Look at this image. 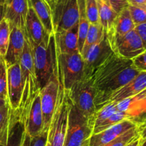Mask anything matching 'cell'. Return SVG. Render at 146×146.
I'll return each mask as SVG.
<instances>
[{"label": "cell", "mask_w": 146, "mask_h": 146, "mask_svg": "<svg viewBox=\"0 0 146 146\" xmlns=\"http://www.w3.org/2000/svg\"><path fill=\"white\" fill-rule=\"evenodd\" d=\"M25 47L19 60V66L22 72L23 82V96L21 102L20 109L17 116V120L23 123L27 114L32 102L40 93V84L36 78L34 64L33 55L30 43L25 35Z\"/></svg>", "instance_id": "cell-1"}, {"label": "cell", "mask_w": 146, "mask_h": 146, "mask_svg": "<svg viewBox=\"0 0 146 146\" xmlns=\"http://www.w3.org/2000/svg\"><path fill=\"white\" fill-rule=\"evenodd\" d=\"M27 39L30 43L32 49L35 73L40 88L42 89L47 85L51 79L52 75L56 72V47L54 34L50 36L49 45L44 44L37 45L31 42L28 37Z\"/></svg>", "instance_id": "cell-2"}, {"label": "cell", "mask_w": 146, "mask_h": 146, "mask_svg": "<svg viewBox=\"0 0 146 146\" xmlns=\"http://www.w3.org/2000/svg\"><path fill=\"white\" fill-rule=\"evenodd\" d=\"M84 60L79 52L63 54L56 50V72L60 86L69 91L82 79Z\"/></svg>", "instance_id": "cell-3"}, {"label": "cell", "mask_w": 146, "mask_h": 146, "mask_svg": "<svg viewBox=\"0 0 146 146\" xmlns=\"http://www.w3.org/2000/svg\"><path fill=\"white\" fill-rule=\"evenodd\" d=\"M71 102L68 92L59 85V96L55 111L48 130L47 143L50 146H64Z\"/></svg>", "instance_id": "cell-4"}, {"label": "cell", "mask_w": 146, "mask_h": 146, "mask_svg": "<svg viewBox=\"0 0 146 146\" xmlns=\"http://www.w3.org/2000/svg\"><path fill=\"white\" fill-rule=\"evenodd\" d=\"M67 92L72 105L88 118L94 127V117L97 111L96 90L92 79H82L77 82Z\"/></svg>", "instance_id": "cell-5"}, {"label": "cell", "mask_w": 146, "mask_h": 146, "mask_svg": "<svg viewBox=\"0 0 146 146\" xmlns=\"http://www.w3.org/2000/svg\"><path fill=\"white\" fill-rule=\"evenodd\" d=\"M93 124L71 103L64 146H89Z\"/></svg>", "instance_id": "cell-6"}, {"label": "cell", "mask_w": 146, "mask_h": 146, "mask_svg": "<svg viewBox=\"0 0 146 146\" xmlns=\"http://www.w3.org/2000/svg\"><path fill=\"white\" fill-rule=\"evenodd\" d=\"M50 8L54 33L67 30L78 25V0H54Z\"/></svg>", "instance_id": "cell-7"}, {"label": "cell", "mask_w": 146, "mask_h": 146, "mask_svg": "<svg viewBox=\"0 0 146 146\" xmlns=\"http://www.w3.org/2000/svg\"><path fill=\"white\" fill-rule=\"evenodd\" d=\"M108 39L113 52L120 58L132 60L145 50L135 29L124 35L108 36Z\"/></svg>", "instance_id": "cell-8"}, {"label": "cell", "mask_w": 146, "mask_h": 146, "mask_svg": "<svg viewBox=\"0 0 146 146\" xmlns=\"http://www.w3.org/2000/svg\"><path fill=\"white\" fill-rule=\"evenodd\" d=\"M140 70H137L133 63L127 67L122 70L116 75L112 77L110 79L107 80L98 88L95 89L96 96H95V107L96 110H99L100 107L107 98L113 94V92L120 89L129 82L134 79L139 73Z\"/></svg>", "instance_id": "cell-9"}, {"label": "cell", "mask_w": 146, "mask_h": 146, "mask_svg": "<svg viewBox=\"0 0 146 146\" xmlns=\"http://www.w3.org/2000/svg\"><path fill=\"white\" fill-rule=\"evenodd\" d=\"M113 52L108 35L105 32L103 39L98 44L93 46L84 58L82 79H92L95 71L108 60Z\"/></svg>", "instance_id": "cell-10"}, {"label": "cell", "mask_w": 146, "mask_h": 146, "mask_svg": "<svg viewBox=\"0 0 146 146\" xmlns=\"http://www.w3.org/2000/svg\"><path fill=\"white\" fill-rule=\"evenodd\" d=\"M40 100L44 121V131H48L55 111L59 96V83L54 72L47 85L40 90Z\"/></svg>", "instance_id": "cell-11"}, {"label": "cell", "mask_w": 146, "mask_h": 146, "mask_svg": "<svg viewBox=\"0 0 146 146\" xmlns=\"http://www.w3.org/2000/svg\"><path fill=\"white\" fill-rule=\"evenodd\" d=\"M7 77L8 101L17 120L24 90L22 72L19 63L7 67Z\"/></svg>", "instance_id": "cell-12"}, {"label": "cell", "mask_w": 146, "mask_h": 146, "mask_svg": "<svg viewBox=\"0 0 146 146\" xmlns=\"http://www.w3.org/2000/svg\"><path fill=\"white\" fill-rule=\"evenodd\" d=\"M132 64V60L120 58L114 52L112 53L108 60L102 63V65L94 73L92 79L95 89Z\"/></svg>", "instance_id": "cell-13"}, {"label": "cell", "mask_w": 146, "mask_h": 146, "mask_svg": "<svg viewBox=\"0 0 146 146\" xmlns=\"http://www.w3.org/2000/svg\"><path fill=\"white\" fill-rule=\"evenodd\" d=\"M4 18L10 25L26 32V21L29 7V0H6Z\"/></svg>", "instance_id": "cell-14"}, {"label": "cell", "mask_w": 146, "mask_h": 146, "mask_svg": "<svg viewBox=\"0 0 146 146\" xmlns=\"http://www.w3.org/2000/svg\"><path fill=\"white\" fill-rule=\"evenodd\" d=\"M146 89V71L140 72L138 75L125 86L113 92L105 99L99 109L109 102H119L127 98L135 96Z\"/></svg>", "instance_id": "cell-15"}, {"label": "cell", "mask_w": 146, "mask_h": 146, "mask_svg": "<svg viewBox=\"0 0 146 146\" xmlns=\"http://www.w3.org/2000/svg\"><path fill=\"white\" fill-rule=\"evenodd\" d=\"M26 32L25 35H27L29 40L35 44H44L49 45L50 36L52 35L48 33L44 25L40 20L34 11L30 2H29V12L26 21Z\"/></svg>", "instance_id": "cell-16"}, {"label": "cell", "mask_w": 146, "mask_h": 146, "mask_svg": "<svg viewBox=\"0 0 146 146\" xmlns=\"http://www.w3.org/2000/svg\"><path fill=\"white\" fill-rule=\"evenodd\" d=\"M136 127H138L137 124L129 119H126L103 131L92 135L90 140L89 146L104 145L114 140L130 129Z\"/></svg>", "instance_id": "cell-17"}, {"label": "cell", "mask_w": 146, "mask_h": 146, "mask_svg": "<svg viewBox=\"0 0 146 146\" xmlns=\"http://www.w3.org/2000/svg\"><path fill=\"white\" fill-rule=\"evenodd\" d=\"M23 124L25 132L31 137L39 135L44 131V121L40 95L36 96L32 102Z\"/></svg>", "instance_id": "cell-18"}, {"label": "cell", "mask_w": 146, "mask_h": 146, "mask_svg": "<svg viewBox=\"0 0 146 146\" xmlns=\"http://www.w3.org/2000/svg\"><path fill=\"white\" fill-rule=\"evenodd\" d=\"M10 27L11 33L9 46L3 58L7 67L19 62L25 41V33L22 29L12 25H10Z\"/></svg>", "instance_id": "cell-19"}, {"label": "cell", "mask_w": 146, "mask_h": 146, "mask_svg": "<svg viewBox=\"0 0 146 146\" xmlns=\"http://www.w3.org/2000/svg\"><path fill=\"white\" fill-rule=\"evenodd\" d=\"M54 40L56 50L59 52L72 54L79 52L78 25L67 30L54 33Z\"/></svg>", "instance_id": "cell-20"}, {"label": "cell", "mask_w": 146, "mask_h": 146, "mask_svg": "<svg viewBox=\"0 0 146 146\" xmlns=\"http://www.w3.org/2000/svg\"><path fill=\"white\" fill-rule=\"evenodd\" d=\"M10 105L0 108V145H6L15 125L17 123Z\"/></svg>", "instance_id": "cell-21"}, {"label": "cell", "mask_w": 146, "mask_h": 146, "mask_svg": "<svg viewBox=\"0 0 146 146\" xmlns=\"http://www.w3.org/2000/svg\"><path fill=\"white\" fill-rule=\"evenodd\" d=\"M99 12L100 24L108 35L113 32L118 14L113 9L108 0H97Z\"/></svg>", "instance_id": "cell-22"}, {"label": "cell", "mask_w": 146, "mask_h": 146, "mask_svg": "<svg viewBox=\"0 0 146 146\" xmlns=\"http://www.w3.org/2000/svg\"><path fill=\"white\" fill-rule=\"evenodd\" d=\"M34 11L50 35H54L52 10L46 0H29Z\"/></svg>", "instance_id": "cell-23"}, {"label": "cell", "mask_w": 146, "mask_h": 146, "mask_svg": "<svg viewBox=\"0 0 146 146\" xmlns=\"http://www.w3.org/2000/svg\"><path fill=\"white\" fill-rule=\"evenodd\" d=\"M135 29V25L132 19L128 7H125L117 15L113 32L109 35L108 34L107 35L109 37L118 36V35H124Z\"/></svg>", "instance_id": "cell-24"}, {"label": "cell", "mask_w": 146, "mask_h": 146, "mask_svg": "<svg viewBox=\"0 0 146 146\" xmlns=\"http://www.w3.org/2000/svg\"><path fill=\"white\" fill-rule=\"evenodd\" d=\"M105 33V29L100 24H98V25L90 24V25L85 43H84L82 52L80 53L83 60L89 52V50L93 46L98 44L103 39Z\"/></svg>", "instance_id": "cell-25"}, {"label": "cell", "mask_w": 146, "mask_h": 146, "mask_svg": "<svg viewBox=\"0 0 146 146\" xmlns=\"http://www.w3.org/2000/svg\"><path fill=\"white\" fill-rule=\"evenodd\" d=\"M80 16L78 21V50L81 53L90 23L85 12V0H78Z\"/></svg>", "instance_id": "cell-26"}, {"label": "cell", "mask_w": 146, "mask_h": 146, "mask_svg": "<svg viewBox=\"0 0 146 146\" xmlns=\"http://www.w3.org/2000/svg\"><path fill=\"white\" fill-rule=\"evenodd\" d=\"M127 113L129 120L138 126L143 124L146 119V95L131 105Z\"/></svg>", "instance_id": "cell-27"}, {"label": "cell", "mask_w": 146, "mask_h": 146, "mask_svg": "<svg viewBox=\"0 0 146 146\" xmlns=\"http://www.w3.org/2000/svg\"><path fill=\"white\" fill-rule=\"evenodd\" d=\"M27 137L24 124L17 122L12 128L7 144L5 146H27Z\"/></svg>", "instance_id": "cell-28"}, {"label": "cell", "mask_w": 146, "mask_h": 146, "mask_svg": "<svg viewBox=\"0 0 146 146\" xmlns=\"http://www.w3.org/2000/svg\"><path fill=\"white\" fill-rule=\"evenodd\" d=\"M10 33V24L5 18H4L0 21V56L3 58L7 51Z\"/></svg>", "instance_id": "cell-29"}, {"label": "cell", "mask_w": 146, "mask_h": 146, "mask_svg": "<svg viewBox=\"0 0 146 146\" xmlns=\"http://www.w3.org/2000/svg\"><path fill=\"white\" fill-rule=\"evenodd\" d=\"M129 119V115L127 112H122V111H116L115 113H113L110 117H108L107 120L102 122V123L97 126L96 127L93 129L92 131V135L96 134V133H100L101 131L106 130L117 123H120L123 120Z\"/></svg>", "instance_id": "cell-30"}, {"label": "cell", "mask_w": 146, "mask_h": 146, "mask_svg": "<svg viewBox=\"0 0 146 146\" xmlns=\"http://www.w3.org/2000/svg\"><path fill=\"white\" fill-rule=\"evenodd\" d=\"M117 102H109L102 106L100 109L97 110L95 115V117H94L93 129L99 125L102 122L105 121V120H107L108 117H110L113 113L117 111Z\"/></svg>", "instance_id": "cell-31"}, {"label": "cell", "mask_w": 146, "mask_h": 146, "mask_svg": "<svg viewBox=\"0 0 146 146\" xmlns=\"http://www.w3.org/2000/svg\"><path fill=\"white\" fill-rule=\"evenodd\" d=\"M138 135V127H134V128L129 130L128 131L122 135L119 136L113 141L110 142L102 146H126L130 142H131L133 139L135 138Z\"/></svg>", "instance_id": "cell-32"}, {"label": "cell", "mask_w": 146, "mask_h": 146, "mask_svg": "<svg viewBox=\"0 0 146 146\" xmlns=\"http://www.w3.org/2000/svg\"><path fill=\"white\" fill-rule=\"evenodd\" d=\"M0 98L8 100L7 66L3 57L0 62Z\"/></svg>", "instance_id": "cell-33"}, {"label": "cell", "mask_w": 146, "mask_h": 146, "mask_svg": "<svg viewBox=\"0 0 146 146\" xmlns=\"http://www.w3.org/2000/svg\"><path fill=\"white\" fill-rule=\"evenodd\" d=\"M85 12L90 23L92 25L100 24L97 0H85Z\"/></svg>", "instance_id": "cell-34"}, {"label": "cell", "mask_w": 146, "mask_h": 146, "mask_svg": "<svg viewBox=\"0 0 146 146\" xmlns=\"http://www.w3.org/2000/svg\"><path fill=\"white\" fill-rule=\"evenodd\" d=\"M127 7L135 27L146 23V9L132 5H128Z\"/></svg>", "instance_id": "cell-35"}, {"label": "cell", "mask_w": 146, "mask_h": 146, "mask_svg": "<svg viewBox=\"0 0 146 146\" xmlns=\"http://www.w3.org/2000/svg\"><path fill=\"white\" fill-rule=\"evenodd\" d=\"M146 95V89L141 92L140 93L137 94V95H135V96L130 97V98H127L126 99L120 101V102H117V111H122V112H127L129 108H130L131 105H133L135 102H137V100L143 98V97Z\"/></svg>", "instance_id": "cell-36"}, {"label": "cell", "mask_w": 146, "mask_h": 146, "mask_svg": "<svg viewBox=\"0 0 146 146\" xmlns=\"http://www.w3.org/2000/svg\"><path fill=\"white\" fill-rule=\"evenodd\" d=\"M48 131H43L35 137H27V146H46L47 144Z\"/></svg>", "instance_id": "cell-37"}, {"label": "cell", "mask_w": 146, "mask_h": 146, "mask_svg": "<svg viewBox=\"0 0 146 146\" xmlns=\"http://www.w3.org/2000/svg\"><path fill=\"white\" fill-rule=\"evenodd\" d=\"M133 65L138 70L146 71V50H145L142 54L135 57L132 60Z\"/></svg>", "instance_id": "cell-38"}, {"label": "cell", "mask_w": 146, "mask_h": 146, "mask_svg": "<svg viewBox=\"0 0 146 146\" xmlns=\"http://www.w3.org/2000/svg\"><path fill=\"white\" fill-rule=\"evenodd\" d=\"M113 9L117 12L120 13L123 9L128 7V2L127 0H108Z\"/></svg>", "instance_id": "cell-39"}, {"label": "cell", "mask_w": 146, "mask_h": 146, "mask_svg": "<svg viewBox=\"0 0 146 146\" xmlns=\"http://www.w3.org/2000/svg\"><path fill=\"white\" fill-rule=\"evenodd\" d=\"M135 29L138 35H140V38L143 41V45L146 50V23L137 25L135 27Z\"/></svg>", "instance_id": "cell-40"}, {"label": "cell", "mask_w": 146, "mask_h": 146, "mask_svg": "<svg viewBox=\"0 0 146 146\" xmlns=\"http://www.w3.org/2000/svg\"><path fill=\"white\" fill-rule=\"evenodd\" d=\"M129 5L146 9V0H127Z\"/></svg>", "instance_id": "cell-41"}, {"label": "cell", "mask_w": 146, "mask_h": 146, "mask_svg": "<svg viewBox=\"0 0 146 146\" xmlns=\"http://www.w3.org/2000/svg\"><path fill=\"white\" fill-rule=\"evenodd\" d=\"M140 143H141V138L140 137V135H138L133 139L131 142H130L126 146H140Z\"/></svg>", "instance_id": "cell-42"}, {"label": "cell", "mask_w": 146, "mask_h": 146, "mask_svg": "<svg viewBox=\"0 0 146 146\" xmlns=\"http://www.w3.org/2000/svg\"><path fill=\"white\" fill-rule=\"evenodd\" d=\"M139 130V135L141 140H144L146 138V125L143 126V127H138Z\"/></svg>", "instance_id": "cell-43"}, {"label": "cell", "mask_w": 146, "mask_h": 146, "mask_svg": "<svg viewBox=\"0 0 146 146\" xmlns=\"http://www.w3.org/2000/svg\"><path fill=\"white\" fill-rule=\"evenodd\" d=\"M9 102L7 100L3 99V98H0V108H2L4 107L7 106V105H9Z\"/></svg>", "instance_id": "cell-44"}, {"label": "cell", "mask_w": 146, "mask_h": 146, "mask_svg": "<svg viewBox=\"0 0 146 146\" xmlns=\"http://www.w3.org/2000/svg\"><path fill=\"white\" fill-rule=\"evenodd\" d=\"M4 5L0 6V21L4 19V16H5V7H4Z\"/></svg>", "instance_id": "cell-45"}, {"label": "cell", "mask_w": 146, "mask_h": 146, "mask_svg": "<svg viewBox=\"0 0 146 146\" xmlns=\"http://www.w3.org/2000/svg\"><path fill=\"white\" fill-rule=\"evenodd\" d=\"M140 146H146V138L144 139V140H141Z\"/></svg>", "instance_id": "cell-46"}, {"label": "cell", "mask_w": 146, "mask_h": 146, "mask_svg": "<svg viewBox=\"0 0 146 146\" xmlns=\"http://www.w3.org/2000/svg\"><path fill=\"white\" fill-rule=\"evenodd\" d=\"M5 2H6V0H0V6L5 5Z\"/></svg>", "instance_id": "cell-47"}, {"label": "cell", "mask_w": 146, "mask_h": 146, "mask_svg": "<svg viewBox=\"0 0 146 146\" xmlns=\"http://www.w3.org/2000/svg\"><path fill=\"white\" fill-rule=\"evenodd\" d=\"M46 1H47V3H48L49 5H50H50H52V3L53 2V1H54V0H46Z\"/></svg>", "instance_id": "cell-48"}, {"label": "cell", "mask_w": 146, "mask_h": 146, "mask_svg": "<svg viewBox=\"0 0 146 146\" xmlns=\"http://www.w3.org/2000/svg\"><path fill=\"white\" fill-rule=\"evenodd\" d=\"M145 125H146V119H145V121H144V123H143V124H142V125H140V126H138V127H143V126H145Z\"/></svg>", "instance_id": "cell-49"}, {"label": "cell", "mask_w": 146, "mask_h": 146, "mask_svg": "<svg viewBox=\"0 0 146 146\" xmlns=\"http://www.w3.org/2000/svg\"><path fill=\"white\" fill-rule=\"evenodd\" d=\"M46 146H50V144H49V143H47V145H46Z\"/></svg>", "instance_id": "cell-50"}, {"label": "cell", "mask_w": 146, "mask_h": 146, "mask_svg": "<svg viewBox=\"0 0 146 146\" xmlns=\"http://www.w3.org/2000/svg\"><path fill=\"white\" fill-rule=\"evenodd\" d=\"M2 57H1V56H0V62H1V60H2Z\"/></svg>", "instance_id": "cell-51"}]
</instances>
